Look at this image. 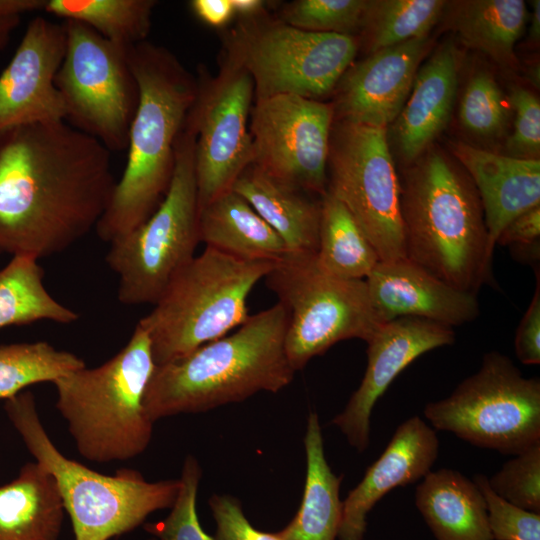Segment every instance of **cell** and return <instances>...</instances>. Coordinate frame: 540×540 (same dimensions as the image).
<instances>
[{
  "label": "cell",
  "mask_w": 540,
  "mask_h": 540,
  "mask_svg": "<svg viewBox=\"0 0 540 540\" xmlns=\"http://www.w3.org/2000/svg\"><path fill=\"white\" fill-rule=\"evenodd\" d=\"M265 279L287 311L284 346L295 371L340 341L366 342L381 325L365 280L326 274L317 266L316 255L287 253Z\"/></svg>",
  "instance_id": "9c48e42d"
},
{
  "label": "cell",
  "mask_w": 540,
  "mask_h": 540,
  "mask_svg": "<svg viewBox=\"0 0 540 540\" xmlns=\"http://www.w3.org/2000/svg\"><path fill=\"white\" fill-rule=\"evenodd\" d=\"M185 125L195 135L194 169L198 211L231 190L254 160L247 128L254 95L249 73L227 58L213 80L201 76Z\"/></svg>",
  "instance_id": "5bb4252c"
},
{
  "label": "cell",
  "mask_w": 540,
  "mask_h": 540,
  "mask_svg": "<svg viewBox=\"0 0 540 540\" xmlns=\"http://www.w3.org/2000/svg\"><path fill=\"white\" fill-rule=\"evenodd\" d=\"M234 13L252 18L262 12L264 1L261 0H231Z\"/></svg>",
  "instance_id": "f6af8a7d"
},
{
  "label": "cell",
  "mask_w": 540,
  "mask_h": 540,
  "mask_svg": "<svg viewBox=\"0 0 540 540\" xmlns=\"http://www.w3.org/2000/svg\"><path fill=\"white\" fill-rule=\"evenodd\" d=\"M473 481L485 499L493 540H540V513L520 508L498 496L482 474H477Z\"/></svg>",
  "instance_id": "74e56055"
},
{
  "label": "cell",
  "mask_w": 540,
  "mask_h": 540,
  "mask_svg": "<svg viewBox=\"0 0 540 540\" xmlns=\"http://www.w3.org/2000/svg\"><path fill=\"white\" fill-rule=\"evenodd\" d=\"M43 278V268L29 256L15 255L0 269V329L40 320L70 324L79 319L50 295Z\"/></svg>",
  "instance_id": "f546056e"
},
{
  "label": "cell",
  "mask_w": 540,
  "mask_h": 540,
  "mask_svg": "<svg viewBox=\"0 0 540 540\" xmlns=\"http://www.w3.org/2000/svg\"><path fill=\"white\" fill-rule=\"evenodd\" d=\"M46 0H0V17L19 16L44 10Z\"/></svg>",
  "instance_id": "ee69618b"
},
{
  "label": "cell",
  "mask_w": 540,
  "mask_h": 540,
  "mask_svg": "<svg viewBox=\"0 0 540 540\" xmlns=\"http://www.w3.org/2000/svg\"><path fill=\"white\" fill-rule=\"evenodd\" d=\"M63 24L33 18L9 64L0 74V135L25 125L65 121L55 85L66 51Z\"/></svg>",
  "instance_id": "2e32d148"
},
{
  "label": "cell",
  "mask_w": 540,
  "mask_h": 540,
  "mask_svg": "<svg viewBox=\"0 0 540 540\" xmlns=\"http://www.w3.org/2000/svg\"><path fill=\"white\" fill-rule=\"evenodd\" d=\"M194 146L195 135L184 125L163 200L144 223L110 243L106 263L119 276L122 304L154 305L195 256L200 240Z\"/></svg>",
  "instance_id": "ba28073f"
},
{
  "label": "cell",
  "mask_w": 540,
  "mask_h": 540,
  "mask_svg": "<svg viewBox=\"0 0 540 540\" xmlns=\"http://www.w3.org/2000/svg\"><path fill=\"white\" fill-rule=\"evenodd\" d=\"M66 51L55 77L65 121L108 150L127 148L139 92L131 71L130 47L112 43L87 25L65 20Z\"/></svg>",
  "instance_id": "8fae6325"
},
{
  "label": "cell",
  "mask_w": 540,
  "mask_h": 540,
  "mask_svg": "<svg viewBox=\"0 0 540 540\" xmlns=\"http://www.w3.org/2000/svg\"><path fill=\"white\" fill-rule=\"evenodd\" d=\"M455 340L452 327L427 319L400 317L382 323L366 341L367 366L357 390L332 424L358 452L370 442V417L378 399L415 359Z\"/></svg>",
  "instance_id": "e0dca14e"
},
{
  "label": "cell",
  "mask_w": 540,
  "mask_h": 540,
  "mask_svg": "<svg viewBox=\"0 0 540 540\" xmlns=\"http://www.w3.org/2000/svg\"><path fill=\"white\" fill-rule=\"evenodd\" d=\"M328 165L327 191L346 206L380 261L406 259L401 184L387 129L338 121Z\"/></svg>",
  "instance_id": "4fadbf2b"
},
{
  "label": "cell",
  "mask_w": 540,
  "mask_h": 540,
  "mask_svg": "<svg viewBox=\"0 0 540 540\" xmlns=\"http://www.w3.org/2000/svg\"><path fill=\"white\" fill-rule=\"evenodd\" d=\"M365 282L381 324L416 317L452 327L479 315L476 294L450 286L408 259L380 261Z\"/></svg>",
  "instance_id": "d6986e66"
},
{
  "label": "cell",
  "mask_w": 540,
  "mask_h": 540,
  "mask_svg": "<svg viewBox=\"0 0 540 540\" xmlns=\"http://www.w3.org/2000/svg\"><path fill=\"white\" fill-rule=\"evenodd\" d=\"M209 506L216 523L214 540H279L251 525L240 501L228 494H213Z\"/></svg>",
  "instance_id": "ab89813d"
},
{
  "label": "cell",
  "mask_w": 540,
  "mask_h": 540,
  "mask_svg": "<svg viewBox=\"0 0 540 540\" xmlns=\"http://www.w3.org/2000/svg\"><path fill=\"white\" fill-rule=\"evenodd\" d=\"M304 447L306 479L300 507L291 522L274 534L279 540H336L342 518L339 490L343 475L337 476L326 460L315 412L307 419Z\"/></svg>",
  "instance_id": "484cf974"
},
{
  "label": "cell",
  "mask_w": 540,
  "mask_h": 540,
  "mask_svg": "<svg viewBox=\"0 0 540 540\" xmlns=\"http://www.w3.org/2000/svg\"><path fill=\"white\" fill-rule=\"evenodd\" d=\"M190 6L205 23L221 27L234 15L231 0H193Z\"/></svg>",
  "instance_id": "7bdbcfd3"
},
{
  "label": "cell",
  "mask_w": 540,
  "mask_h": 540,
  "mask_svg": "<svg viewBox=\"0 0 540 540\" xmlns=\"http://www.w3.org/2000/svg\"><path fill=\"white\" fill-rule=\"evenodd\" d=\"M514 348L517 358L525 365L540 363V279L533 298L516 330Z\"/></svg>",
  "instance_id": "60d3db41"
},
{
  "label": "cell",
  "mask_w": 540,
  "mask_h": 540,
  "mask_svg": "<svg viewBox=\"0 0 540 540\" xmlns=\"http://www.w3.org/2000/svg\"><path fill=\"white\" fill-rule=\"evenodd\" d=\"M423 413L436 430L517 455L540 442V381L524 377L507 356L489 352L476 373Z\"/></svg>",
  "instance_id": "30bf717a"
},
{
  "label": "cell",
  "mask_w": 540,
  "mask_h": 540,
  "mask_svg": "<svg viewBox=\"0 0 540 540\" xmlns=\"http://www.w3.org/2000/svg\"><path fill=\"white\" fill-rule=\"evenodd\" d=\"M198 232L206 247L245 260L276 262L288 253L280 236L232 190L199 211Z\"/></svg>",
  "instance_id": "4316f807"
},
{
  "label": "cell",
  "mask_w": 540,
  "mask_h": 540,
  "mask_svg": "<svg viewBox=\"0 0 540 540\" xmlns=\"http://www.w3.org/2000/svg\"><path fill=\"white\" fill-rule=\"evenodd\" d=\"M460 57L452 41L439 45L419 67L410 94L395 120L402 160L421 157L448 125L458 88Z\"/></svg>",
  "instance_id": "7402d4cb"
},
{
  "label": "cell",
  "mask_w": 540,
  "mask_h": 540,
  "mask_svg": "<svg viewBox=\"0 0 540 540\" xmlns=\"http://www.w3.org/2000/svg\"><path fill=\"white\" fill-rule=\"evenodd\" d=\"M540 205L529 209L513 219L501 232L496 244L523 247L536 253L539 249Z\"/></svg>",
  "instance_id": "b9f144b4"
},
{
  "label": "cell",
  "mask_w": 540,
  "mask_h": 540,
  "mask_svg": "<svg viewBox=\"0 0 540 540\" xmlns=\"http://www.w3.org/2000/svg\"><path fill=\"white\" fill-rule=\"evenodd\" d=\"M139 92L130 124L127 161L95 230L113 242L144 223L163 200L175 147L198 91L197 80L168 49L144 41L128 50Z\"/></svg>",
  "instance_id": "7a4b0ae2"
},
{
  "label": "cell",
  "mask_w": 540,
  "mask_h": 540,
  "mask_svg": "<svg viewBox=\"0 0 540 540\" xmlns=\"http://www.w3.org/2000/svg\"><path fill=\"white\" fill-rule=\"evenodd\" d=\"M147 540H157L156 538L152 537V538H149Z\"/></svg>",
  "instance_id": "c3c4849f"
},
{
  "label": "cell",
  "mask_w": 540,
  "mask_h": 540,
  "mask_svg": "<svg viewBox=\"0 0 540 540\" xmlns=\"http://www.w3.org/2000/svg\"><path fill=\"white\" fill-rule=\"evenodd\" d=\"M430 47L429 36L416 38L351 64L336 85L334 116L339 121L387 128L400 114Z\"/></svg>",
  "instance_id": "ac0fdd59"
},
{
  "label": "cell",
  "mask_w": 540,
  "mask_h": 540,
  "mask_svg": "<svg viewBox=\"0 0 540 540\" xmlns=\"http://www.w3.org/2000/svg\"><path fill=\"white\" fill-rule=\"evenodd\" d=\"M111 151L66 121L0 135V252L61 253L95 229L116 185Z\"/></svg>",
  "instance_id": "6da1fadb"
},
{
  "label": "cell",
  "mask_w": 540,
  "mask_h": 540,
  "mask_svg": "<svg viewBox=\"0 0 540 540\" xmlns=\"http://www.w3.org/2000/svg\"><path fill=\"white\" fill-rule=\"evenodd\" d=\"M64 512L53 475L28 462L0 486V540H58Z\"/></svg>",
  "instance_id": "d4e9b609"
},
{
  "label": "cell",
  "mask_w": 540,
  "mask_h": 540,
  "mask_svg": "<svg viewBox=\"0 0 540 540\" xmlns=\"http://www.w3.org/2000/svg\"><path fill=\"white\" fill-rule=\"evenodd\" d=\"M320 202L316 264L331 276L365 280L380 259L346 206L326 192Z\"/></svg>",
  "instance_id": "f1b7e54d"
},
{
  "label": "cell",
  "mask_w": 540,
  "mask_h": 540,
  "mask_svg": "<svg viewBox=\"0 0 540 540\" xmlns=\"http://www.w3.org/2000/svg\"><path fill=\"white\" fill-rule=\"evenodd\" d=\"M442 0H370L363 28L368 55L406 41L429 36L444 14Z\"/></svg>",
  "instance_id": "1f68e13d"
},
{
  "label": "cell",
  "mask_w": 540,
  "mask_h": 540,
  "mask_svg": "<svg viewBox=\"0 0 540 540\" xmlns=\"http://www.w3.org/2000/svg\"><path fill=\"white\" fill-rule=\"evenodd\" d=\"M370 0H298L285 6L284 23L318 33L352 35L361 31Z\"/></svg>",
  "instance_id": "e575fe53"
},
{
  "label": "cell",
  "mask_w": 540,
  "mask_h": 540,
  "mask_svg": "<svg viewBox=\"0 0 540 540\" xmlns=\"http://www.w3.org/2000/svg\"><path fill=\"white\" fill-rule=\"evenodd\" d=\"M514 111V129L506 147L508 156L539 159L540 153V101L522 86L511 87L507 97Z\"/></svg>",
  "instance_id": "f35d334b"
},
{
  "label": "cell",
  "mask_w": 540,
  "mask_h": 540,
  "mask_svg": "<svg viewBox=\"0 0 540 540\" xmlns=\"http://www.w3.org/2000/svg\"><path fill=\"white\" fill-rule=\"evenodd\" d=\"M273 264L211 247L194 256L138 322L150 339L155 364L183 358L242 325L250 316L251 290Z\"/></svg>",
  "instance_id": "52a82bcc"
},
{
  "label": "cell",
  "mask_w": 540,
  "mask_h": 540,
  "mask_svg": "<svg viewBox=\"0 0 540 540\" xmlns=\"http://www.w3.org/2000/svg\"><path fill=\"white\" fill-rule=\"evenodd\" d=\"M401 214L406 259L476 294L492 257L480 197L463 167L429 148L404 174Z\"/></svg>",
  "instance_id": "277c9868"
},
{
  "label": "cell",
  "mask_w": 540,
  "mask_h": 540,
  "mask_svg": "<svg viewBox=\"0 0 540 540\" xmlns=\"http://www.w3.org/2000/svg\"><path fill=\"white\" fill-rule=\"evenodd\" d=\"M231 190L245 199L280 236L289 254L316 255L320 203L270 177L254 164L238 176Z\"/></svg>",
  "instance_id": "603a6c76"
},
{
  "label": "cell",
  "mask_w": 540,
  "mask_h": 540,
  "mask_svg": "<svg viewBox=\"0 0 540 540\" xmlns=\"http://www.w3.org/2000/svg\"><path fill=\"white\" fill-rule=\"evenodd\" d=\"M21 17H0V51L7 45L12 32L19 25Z\"/></svg>",
  "instance_id": "bcb514c9"
},
{
  "label": "cell",
  "mask_w": 540,
  "mask_h": 540,
  "mask_svg": "<svg viewBox=\"0 0 540 540\" xmlns=\"http://www.w3.org/2000/svg\"><path fill=\"white\" fill-rule=\"evenodd\" d=\"M202 470L193 455L186 456L177 498L169 514L162 520L146 523L145 531L157 540H214L202 528L196 501Z\"/></svg>",
  "instance_id": "d590c367"
},
{
  "label": "cell",
  "mask_w": 540,
  "mask_h": 540,
  "mask_svg": "<svg viewBox=\"0 0 540 540\" xmlns=\"http://www.w3.org/2000/svg\"><path fill=\"white\" fill-rule=\"evenodd\" d=\"M487 480L492 491L504 500L540 513V442L514 455Z\"/></svg>",
  "instance_id": "8d00e7d4"
},
{
  "label": "cell",
  "mask_w": 540,
  "mask_h": 540,
  "mask_svg": "<svg viewBox=\"0 0 540 540\" xmlns=\"http://www.w3.org/2000/svg\"><path fill=\"white\" fill-rule=\"evenodd\" d=\"M357 49L353 35L305 31L280 20L240 26L228 57L249 73L256 99L291 94L317 100L336 87Z\"/></svg>",
  "instance_id": "7c38bea8"
},
{
  "label": "cell",
  "mask_w": 540,
  "mask_h": 540,
  "mask_svg": "<svg viewBox=\"0 0 540 540\" xmlns=\"http://www.w3.org/2000/svg\"><path fill=\"white\" fill-rule=\"evenodd\" d=\"M287 323V311L277 302L250 315L233 334L156 365L143 400L150 419L206 412L288 386L296 371L285 353Z\"/></svg>",
  "instance_id": "3957f363"
},
{
  "label": "cell",
  "mask_w": 540,
  "mask_h": 540,
  "mask_svg": "<svg viewBox=\"0 0 540 540\" xmlns=\"http://www.w3.org/2000/svg\"><path fill=\"white\" fill-rule=\"evenodd\" d=\"M155 366L150 339L137 324L111 359L53 382L56 409L81 456L105 464L135 458L147 449L154 422L143 400Z\"/></svg>",
  "instance_id": "5b68a950"
},
{
  "label": "cell",
  "mask_w": 540,
  "mask_h": 540,
  "mask_svg": "<svg viewBox=\"0 0 540 540\" xmlns=\"http://www.w3.org/2000/svg\"><path fill=\"white\" fill-rule=\"evenodd\" d=\"M509 103L493 76L477 71L468 80L459 103L462 127L481 138H495L506 129Z\"/></svg>",
  "instance_id": "836d02e7"
},
{
  "label": "cell",
  "mask_w": 540,
  "mask_h": 540,
  "mask_svg": "<svg viewBox=\"0 0 540 540\" xmlns=\"http://www.w3.org/2000/svg\"><path fill=\"white\" fill-rule=\"evenodd\" d=\"M155 0H46L44 10L81 22L106 40L125 47L146 41Z\"/></svg>",
  "instance_id": "4dcf8cb0"
},
{
  "label": "cell",
  "mask_w": 540,
  "mask_h": 540,
  "mask_svg": "<svg viewBox=\"0 0 540 540\" xmlns=\"http://www.w3.org/2000/svg\"><path fill=\"white\" fill-rule=\"evenodd\" d=\"M415 505L437 540H493L480 489L457 470L430 471L415 489Z\"/></svg>",
  "instance_id": "cb8c5ba5"
},
{
  "label": "cell",
  "mask_w": 540,
  "mask_h": 540,
  "mask_svg": "<svg viewBox=\"0 0 540 540\" xmlns=\"http://www.w3.org/2000/svg\"><path fill=\"white\" fill-rule=\"evenodd\" d=\"M447 26L467 47L478 50L502 67L514 68V47L527 20L522 0H464L447 2Z\"/></svg>",
  "instance_id": "83f0119b"
},
{
  "label": "cell",
  "mask_w": 540,
  "mask_h": 540,
  "mask_svg": "<svg viewBox=\"0 0 540 540\" xmlns=\"http://www.w3.org/2000/svg\"><path fill=\"white\" fill-rule=\"evenodd\" d=\"M529 38L533 42H538L540 38V1L532 2V14L529 27Z\"/></svg>",
  "instance_id": "7dc6e473"
},
{
  "label": "cell",
  "mask_w": 540,
  "mask_h": 540,
  "mask_svg": "<svg viewBox=\"0 0 540 540\" xmlns=\"http://www.w3.org/2000/svg\"><path fill=\"white\" fill-rule=\"evenodd\" d=\"M250 116L253 164L284 184L325 195L333 104L281 94L256 99Z\"/></svg>",
  "instance_id": "9a60e30c"
},
{
  "label": "cell",
  "mask_w": 540,
  "mask_h": 540,
  "mask_svg": "<svg viewBox=\"0 0 540 540\" xmlns=\"http://www.w3.org/2000/svg\"><path fill=\"white\" fill-rule=\"evenodd\" d=\"M451 147L480 197L492 257L503 229L540 205V160L502 155L464 142Z\"/></svg>",
  "instance_id": "44dd1931"
},
{
  "label": "cell",
  "mask_w": 540,
  "mask_h": 540,
  "mask_svg": "<svg viewBox=\"0 0 540 540\" xmlns=\"http://www.w3.org/2000/svg\"><path fill=\"white\" fill-rule=\"evenodd\" d=\"M4 410L36 462L53 475L75 540H110L173 506L179 478L148 482L132 469L103 475L63 455L47 434L30 391L5 400Z\"/></svg>",
  "instance_id": "8992f818"
},
{
  "label": "cell",
  "mask_w": 540,
  "mask_h": 540,
  "mask_svg": "<svg viewBox=\"0 0 540 540\" xmlns=\"http://www.w3.org/2000/svg\"><path fill=\"white\" fill-rule=\"evenodd\" d=\"M83 367L81 358L45 341L1 345L0 399L7 400L33 384L53 383Z\"/></svg>",
  "instance_id": "d6a6232c"
},
{
  "label": "cell",
  "mask_w": 540,
  "mask_h": 540,
  "mask_svg": "<svg viewBox=\"0 0 540 540\" xmlns=\"http://www.w3.org/2000/svg\"><path fill=\"white\" fill-rule=\"evenodd\" d=\"M438 453L436 432L419 416L400 424L378 459L342 501L338 540H363L367 515L376 503L392 489L423 479Z\"/></svg>",
  "instance_id": "ffe728a7"
}]
</instances>
